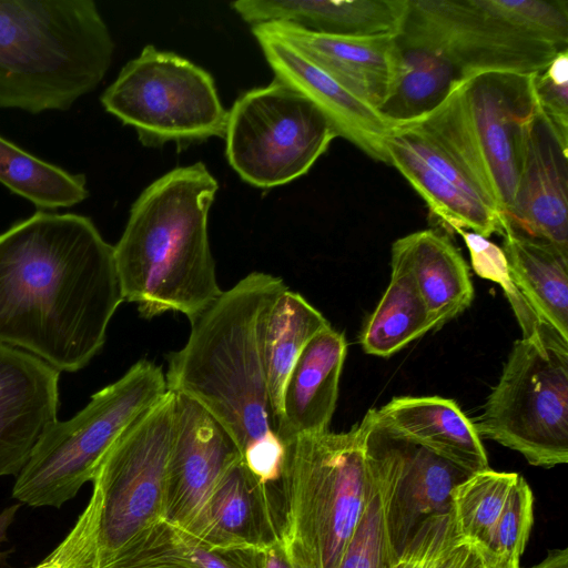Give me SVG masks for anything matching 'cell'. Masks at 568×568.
<instances>
[{"mask_svg":"<svg viewBox=\"0 0 568 568\" xmlns=\"http://www.w3.org/2000/svg\"><path fill=\"white\" fill-rule=\"evenodd\" d=\"M100 102L144 146L174 143L181 150L225 135L229 110L211 73L152 44L121 69Z\"/></svg>","mask_w":568,"mask_h":568,"instance_id":"ba28073f","label":"cell"},{"mask_svg":"<svg viewBox=\"0 0 568 568\" xmlns=\"http://www.w3.org/2000/svg\"><path fill=\"white\" fill-rule=\"evenodd\" d=\"M122 302L113 245L91 217L37 210L0 233V343L81 371Z\"/></svg>","mask_w":568,"mask_h":568,"instance_id":"6da1fadb","label":"cell"},{"mask_svg":"<svg viewBox=\"0 0 568 568\" xmlns=\"http://www.w3.org/2000/svg\"><path fill=\"white\" fill-rule=\"evenodd\" d=\"M529 568H568V549H552L538 564Z\"/></svg>","mask_w":568,"mask_h":568,"instance_id":"ab89813d","label":"cell"},{"mask_svg":"<svg viewBox=\"0 0 568 568\" xmlns=\"http://www.w3.org/2000/svg\"><path fill=\"white\" fill-rule=\"evenodd\" d=\"M463 80L440 51L396 36L393 82L378 111L392 126L419 120L439 106Z\"/></svg>","mask_w":568,"mask_h":568,"instance_id":"484cf974","label":"cell"},{"mask_svg":"<svg viewBox=\"0 0 568 568\" xmlns=\"http://www.w3.org/2000/svg\"><path fill=\"white\" fill-rule=\"evenodd\" d=\"M170 390L111 446L92 480L102 495L94 568L163 519L172 442Z\"/></svg>","mask_w":568,"mask_h":568,"instance_id":"30bf717a","label":"cell"},{"mask_svg":"<svg viewBox=\"0 0 568 568\" xmlns=\"http://www.w3.org/2000/svg\"><path fill=\"white\" fill-rule=\"evenodd\" d=\"M493 14L559 50L568 49L567 0H480Z\"/></svg>","mask_w":568,"mask_h":568,"instance_id":"e575fe53","label":"cell"},{"mask_svg":"<svg viewBox=\"0 0 568 568\" xmlns=\"http://www.w3.org/2000/svg\"><path fill=\"white\" fill-rule=\"evenodd\" d=\"M258 27L288 43L377 111L385 102L394 75L395 37L327 36L278 22Z\"/></svg>","mask_w":568,"mask_h":568,"instance_id":"d6986e66","label":"cell"},{"mask_svg":"<svg viewBox=\"0 0 568 568\" xmlns=\"http://www.w3.org/2000/svg\"><path fill=\"white\" fill-rule=\"evenodd\" d=\"M386 150L388 164L405 178L424 200L430 215L447 231L467 230L487 239L494 233L501 235L499 212L436 172L392 131Z\"/></svg>","mask_w":568,"mask_h":568,"instance_id":"4316f807","label":"cell"},{"mask_svg":"<svg viewBox=\"0 0 568 568\" xmlns=\"http://www.w3.org/2000/svg\"><path fill=\"white\" fill-rule=\"evenodd\" d=\"M511 281L536 316L568 341V253L503 221Z\"/></svg>","mask_w":568,"mask_h":568,"instance_id":"d4e9b609","label":"cell"},{"mask_svg":"<svg viewBox=\"0 0 568 568\" xmlns=\"http://www.w3.org/2000/svg\"><path fill=\"white\" fill-rule=\"evenodd\" d=\"M261 568H291L280 546L272 544L263 549Z\"/></svg>","mask_w":568,"mask_h":568,"instance_id":"f35d334b","label":"cell"},{"mask_svg":"<svg viewBox=\"0 0 568 568\" xmlns=\"http://www.w3.org/2000/svg\"><path fill=\"white\" fill-rule=\"evenodd\" d=\"M532 521V493L526 479L519 475L481 549L486 562L501 568H520V557L528 541Z\"/></svg>","mask_w":568,"mask_h":568,"instance_id":"836d02e7","label":"cell"},{"mask_svg":"<svg viewBox=\"0 0 568 568\" xmlns=\"http://www.w3.org/2000/svg\"><path fill=\"white\" fill-rule=\"evenodd\" d=\"M329 325L318 310L288 287L268 307L263 324L262 351L274 432L290 372L307 343Z\"/></svg>","mask_w":568,"mask_h":568,"instance_id":"83f0119b","label":"cell"},{"mask_svg":"<svg viewBox=\"0 0 568 568\" xmlns=\"http://www.w3.org/2000/svg\"><path fill=\"white\" fill-rule=\"evenodd\" d=\"M462 82L452 90L439 106L412 123L438 143L466 173L487 205L501 215L490 171L467 115Z\"/></svg>","mask_w":568,"mask_h":568,"instance_id":"4dcf8cb0","label":"cell"},{"mask_svg":"<svg viewBox=\"0 0 568 568\" xmlns=\"http://www.w3.org/2000/svg\"><path fill=\"white\" fill-rule=\"evenodd\" d=\"M168 393L165 373L141 359L95 392L70 419L57 420L39 439L16 476L13 498L32 507H55L92 481L111 446Z\"/></svg>","mask_w":568,"mask_h":568,"instance_id":"8992f818","label":"cell"},{"mask_svg":"<svg viewBox=\"0 0 568 568\" xmlns=\"http://www.w3.org/2000/svg\"><path fill=\"white\" fill-rule=\"evenodd\" d=\"M518 476L487 468L471 473L454 488L450 513L464 538L483 549Z\"/></svg>","mask_w":568,"mask_h":568,"instance_id":"1f68e13d","label":"cell"},{"mask_svg":"<svg viewBox=\"0 0 568 568\" xmlns=\"http://www.w3.org/2000/svg\"><path fill=\"white\" fill-rule=\"evenodd\" d=\"M337 134L304 94L274 78L229 110L225 155L246 183L272 189L306 174Z\"/></svg>","mask_w":568,"mask_h":568,"instance_id":"9c48e42d","label":"cell"},{"mask_svg":"<svg viewBox=\"0 0 568 568\" xmlns=\"http://www.w3.org/2000/svg\"><path fill=\"white\" fill-rule=\"evenodd\" d=\"M283 280L252 272L190 321L184 346L168 355V390L213 415L241 456L277 437L268 395L262 333L265 314L286 288Z\"/></svg>","mask_w":568,"mask_h":568,"instance_id":"3957f363","label":"cell"},{"mask_svg":"<svg viewBox=\"0 0 568 568\" xmlns=\"http://www.w3.org/2000/svg\"><path fill=\"white\" fill-rule=\"evenodd\" d=\"M398 36L440 51L464 80L484 72L531 74L564 51L490 13L480 0H407Z\"/></svg>","mask_w":568,"mask_h":568,"instance_id":"8fae6325","label":"cell"},{"mask_svg":"<svg viewBox=\"0 0 568 568\" xmlns=\"http://www.w3.org/2000/svg\"><path fill=\"white\" fill-rule=\"evenodd\" d=\"M113 53L92 0H0V108L67 111L97 89Z\"/></svg>","mask_w":568,"mask_h":568,"instance_id":"277c9868","label":"cell"},{"mask_svg":"<svg viewBox=\"0 0 568 568\" xmlns=\"http://www.w3.org/2000/svg\"><path fill=\"white\" fill-rule=\"evenodd\" d=\"M95 547L92 526L87 520L79 519L59 547L31 568H94Z\"/></svg>","mask_w":568,"mask_h":568,"instance_id":"74e56055","label":"cell"},{"mask_svg":"<svg viewBox=\"0 0 568 568\" xmlns=\"http://www.w3.org/2000/svg\"><path fill=\"white\" fill-rule=\"evenodd\" d=\"M277 527L275 483H262L240 459L224 471L186 532L211 548H265L277 544Z\"/></svg>","mask_w":568,"mask_h":568,"instance_id":"e0dca14e","label":"cell"},{"mask_svg":"<svg viewBox=\"0 0 568 568\" xmlns=\"http://www.w3.org/2000/svg\"><path fill=\"white\" fill-rule=\"evenodd\" d=\"M0 183L39 211L72 207L90 195L84 174L38 158L1 134Z\"/></svg>","mask_w":568,"mask_h":568,"instance_id":"f546056e","label":"cell"},{"mask_svg":"<svg viewBox=\"0 0 568 568\" xmlns=\"http://www.w3.org/2000/svg\"><path fill=\"white\" fill-rule=\"evenodd\" d=\"M217 190L196 162L160 176L133 202L113 252L123 301L142 317L178 312L191 321L223 292L207 231Z\"/></svg>","mask_w":568,"mask_h":568,"instance_id":"7a4b0ae2","label":"cell"},{"mask_svg":"<svg viewBox=\"0 0 568 568\" xmlns=\"http://www.w3.org/2000/svg\"><path fill=\"white\" fill-rule=\"evenodd\" d=\"M478 435L518 452L534 466L568 462V341L521 337L473 423Z\"/></svg>","mask_w":568,"mask_h":568,"instance_id":"52a82bcc","label":"cell"},{"mask_svg":"<svg viewBox=\"0 0 568 568\" xmlns=\"http://www.w3.org/2000/svg\"><path fill=\"white\" fill-rule=\"evenodd\" d=\"M19 505H12V506H9L7 508H4L1 513H0V545L7 539V531L9 529V527L11 526L18 510H19ZM7 556V552H1L0 551V561H2Z\"/></svg>","mask_w":568,"mask_h":568,"instance_id":"60d3db41","label":"cell"},{"mask_svg":"<svg viewBox=\"0 0 568 568\" xmlns=\"http://www.w3.org/2000/svg\"><path fill=\"white\" fill-rule=\"evenodd\" d=\"M503 221L568 253V149L538 112L528 129L516 192Z\"/></svg>","mask_w":568,"mask_h":568,"instance_id":"9a60e30c","label":"cell"},{"mask_svg":"<svg viewBox=\"0 0 568 568\" xmlns=\"http://www.w3.org/2000/svg\"><path fill=\"white\" fill-rule=\"evenodd\" d=\"M252 33L276 79L311 100L327 118L337 136L376 161L388 164L386 140L392 124L297 50L258 26Z\"/></svg>","mask_w":568,"mask_h":568,"instance_id":"2e32d148","label":"cell"},{"mask_svg":"<svg viewBox=\"0 0 568 568\" xmlns=\"http://www.w3.org/2000/svg\"><path fill=\"white\" fill-rule=\"evenodd\" d=\"M395 435L399 443L400 467L392 503L390 531L399 555L424 520L450 511L454 488L470 474L429 449Z\"/></svg>","mask_w":568,"mask_h":568,"instance_id":"cb8c5ba5","label":"cell"},{"mask_svg":"<svg viewBox=\"0 0 568 568\" xmlns=\"http://www.w3.org/2000/svg\"><path fill=\"white\" fill-rule=\"evenodd\" d=\"M366 457L363 509L338 568H393L398 552L390 531V510L398 481L397 436L368 409L359 422Z\"/></svg>","mask_w":568,"mask_h":568,"instance_id":"ac0fdd59","label":"cell"},{"mask_svg":"<svg viewBox=\"0 0 568 568\" xmlns=\"http://www.w3.org/2000/svg\"><path fill=\"white\" fill-rule=\"evenodd\" d=\"M390 253L410 272L438 329L470 306L474 286L469 267L448 236L428 229L397 239Z\"/></svg>","mask_w":568,"mask_h":568,"instance_id":"603a6c76","label":"cell"},{"mask_svg":"<svg viewBox=\"0 0 568 568\" xmlns=\"http://www.w3.org/2000/svg\"><path fill=\"white\" fill-rule=\"evenodd\" d=\"M484 568H501L499 566H495L493 564L486 562V566Z\"/></svg>","mask_w":568,"mask_h":568,"instance_id":"b9f144b4","label":"cell"},{"mask_svg":"<svg viewBox=\"0 0 568 568\" xmlns=\"http://www.w3.org/2000/svg\"><path fill=\"white\" fill-rule=\"evenodd\" d=\"M532 74L484 72L462 82L467 115L490 171L501 215L511 205L528 129L537 113Z\"/></svg>","mask_w":568,"mask_h":568,"instance_id":"7c38bea8","label":"cell"},{"mask_svg":"<svg viewBox=\"0 0 568 568\" xmlns=\"http://www.w3.org/2000/svg\"><path fill=\"white\" fill-rule=\"evenodd\" d=\"M284 446L275 483L277 545L291 568H338L365 499L361 425L300 436Z\"/></svg>","mask_w":568,"mask_h":568,"instance_id":"5b68a950","label":"cell"},{"mask_svg":"<svg viewBox=\"0 0 568 568\" xmlns=\"http://www.w3.org/2000/svg\"><path fill=\"white\" fill-rule=\"evenodd\" d=\"M173 394L163 519L190 531L224 471L242 456L232 436L213 415L192 398Z\"/></svg>","mask_w":568,"mask_h":568,"instance_id":"4fadbf2b","label":"cell"},{"mask_svg":"<svg viewBox=\"0 0 568 568\" xmlns=\"http://www.w3.org/2000/svg\"><path fill=\"white\" fill-rule=\"evenodd\" d=\"M537 112L568 149V50L532 74Z\"/></svg>","mask_w":568,"mask_h":568,"instance_id":"d590c367","label":"cell"},{"mask_svg":"<svg viewBox=\"0 0 568 568\" xmlns=\"http://www.w3.org/2000/svg\"><path fill=\"white\" fill-rule=\"evenodd\" d=\"M481 549L457 530L452 513L424 520L407 540L393 568H484Z\"/></svg>","mask_w":568,"mask_h":568,"instance_id":"d6a6232c","label":"cell"},{"mask_svg":"<svg viewBox=\"0 0 568 568\" xmlns=\"http://www.w3.org/2000/svg\"><path fill=\"white\" fill-rule=\"evenodd\" d=\"M232 9L252 27L287 23L327 36L396 37L407 0H239Z\"/></svg>","mask_w":568,"mask_h":568,"instance_id":"44dd1931","label":"cell"},{"mask_svg":"<svg viewBox=\"0 0 568 568\" xmlns=\"http://www.w3.org/2000/svg\"><path fill=\"white\" fill-rule=\"evenodd\" d=\"M456 233L464 239L470 255L471 267L478 276L497 283L507 297L518 292L511 281L507 258L501 247L471 231L458 230Z\"/></svg>","mask_w":568,"mask_h":568,"instance_id":"8d00e7d4","label":"cell"},{"mask_svg":"<svg viewBox=\"0 0 568 568\" xmlns=\"http://www.w3.org/2000/svg\"><path fill=\"white\" fill-rule=\"evenodd\" d=\"M60 372L0 343V477L17 476L58 420Z\"/></svg>","mask_w":568,"mask_h":568,"instance_id":"5bb4252c","label":"cell"},{"mask_svg":"<svg viewBox=\"0 0 568 568\" xmlns=\"http://www.w3.org/2000/svg\"><path fill=\"white\" fill-rule=\"evenodd\" d=\"M377 420L393 433L452 462L467 473L489 468L481 438L453 399L399 396L379 409Z\"/></svg>","mask_w":568,"mask_h":568,"instance_id":"7402d4cb","label":"cell"},{"mask_svg":"<svg viewBox=\"0 0 568 568\" xmlns=\"http://www.w3.org/2000/svg\"><path fill=\"white\" fill-rule=\"evenodd\" d=\"M390 281L367 320L361 344L366 354L389 357L434 329L433 321L406 265L390 255Z\"/></svg>","mask_w":568,"mask_h":568,"instance_id":"f1b7e54d","label":"cell"},{"mask_svg":"<svg viewBox=\"0 0 568 568\" xmlns=\"http://www.w3.org/2000/svg\"><path fill=\"white\" fill-rule=\"evenodd\" d=\"M347 353L343 333L331 325L303 348L286 379L276 436L285 445L329 430Z\"/></svg>","mask_w":568,"mask_h":568,"instance_id":"ffe728a7","label":"cell"}]
</instances>
